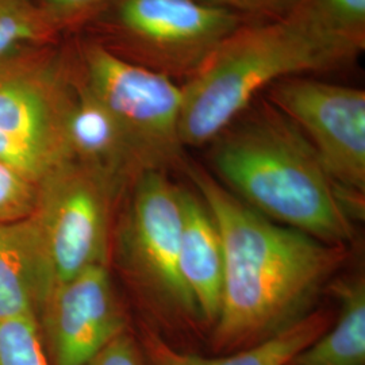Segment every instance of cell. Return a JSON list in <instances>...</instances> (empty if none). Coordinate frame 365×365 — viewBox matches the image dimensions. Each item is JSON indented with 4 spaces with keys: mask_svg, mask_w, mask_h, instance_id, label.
<instances>
[{
    "mask_svg": "<svg viewBox=\"0 0 365 365\" xmlns=\"http://www.w3.org/2000/svg\"><path fill=\"white\" fill-rule=\"evenodd\" d=\"M51 365H87L128 330L107 265H95L53 288L37 315Z\"/></svg>",
    "mask_w": 365,
    "mask_h": 365,
    "instance_id": "cell-10",
    "label": "cell"
},
{
    "mask_svg": "<svg viewBox=\"0 0 365 365\" xmlns=\"http://www.w3.org/2000/svg\"><path fill=\"white\" fill-rule=\"evenodd\" d=\"M179 272L200 325L214 327L221 310L225 255L218 227L200 197L182 190Z\"/></svg>",
    "mask_w": 365,
    "mask_h": 365,
    "instance_id": "cell-12",
    "label": "cell"
},
{
    "mask_svg": "<svg viewBox=\"0 0 365 365\" xmlns=\"http://www.w3.org/2000/svg\"><path fill=\"white\" fill-rule=\"evenodd\" d=\"M330 325L324 314H310L282 334L244 351L202 356L175 348L152 327L143 329L140 342L149 365H288Z\"/></svg>",
    "mask_w": 365,
    "mask_h": 365,
    "instance_id": "cell-14",
    "label": "cell"
},
{
    "mask_svg": "<svg viewBox=\"0 0 365 365\" xmlns=\"http://www.w3.org/2000/svg\"><path fill=\"white\" fill-rule=\"evenodd\" d=\"M53 284L31 215L0 225V321L34 318Z\"/></svg>",
    "mask_w": 365,
    "mask_h": 365,
    "instance_id": "cell-13",
    "label": "cell"
},
{
    "mask_svg": "<svg viewBox=\"0 0 365 365\" xmlns=\"http://www.w3.org/2000/svg\"><path fill=\"white\" fill-rule=\"evenodd\" d=\"M87 365H149L141 342L129 330L107 344Z\"/></svg>",
    "mask_w": 365,
    "mask_h": 365,
    "instance_id": "cell-22",
    "label": "cell"
},
{
    "mask_svg": "<svg viewBox=\"0 0 365 365\" xmlns=\"http://www.w3.org/2000/svg\"><path fill=\"white\" fill-rule=\"evenodd\" d=\"M187 172L218 227L225 255L221 310L210 329L211 351L248 349L313 314L348 247L327 244L264 217L197 165Z\"/></svg>",
    "mask_w": 365,
    "mask_h": 365,
    "instance_id": "cell-1",
    "label": "cell"
},
{
    "mask_svg": "<svg viewBox=\"0 0 365 365\" xmlns=\"http://www.w3.org/2000/svg\"><path fill=\"white\" fill-rule=\"evenodd\" d=\"M58 36L38 1L0 0V61L53 45Z\"/></svg>",
    "mask_w": 365,
    "mask_h": 365,
    "instance_id": "cell-16",
    "label": "cell"
},
{
    "mask_svg": "<svg viewBox=\"0 0 365 365\" xmlns=\"http://www.w3.org/2000/svg\"><path fill=\"white\" fill-rule=\"evenodd\" d=\"M118 188L103 175L73 160L38 182L30 215L53 288L91 267L106 265L110 202Z\"/></svg>",
    "mask_w": 365,
    "mask_h": 365,
    "instance_id": "cell-8",
    "label": "cell"
},
{
    "mask_svg": "<svg viewBox=\"0 0 365 365\" xmlns=\"http://www.w3.org/2000/svg\"><path fill=\"white\" fill-rule=\"evenodd\" d=\"M248 22L205 0H110L87 26L123 60L187 81Z\"/></svg>",
    "mask_w": 365,
    "mask_h": 365,
    "instance_id": "cell-4",
    "label": "cell"
},
{
    "mask_svg": "<svg viewBox=\"0 0 365 365\" xmlns=\"http://www.w3.org/2000/svg\"><path fill=\"white\" fill-rule=\"evenodd\" d=\"M245 16L250 22L272 21L291 13L300 0H205Z\"/></svg>",
    "mask_w": 365,
    "mask_h": 365,
    "instance_id": "cell-21",
    "label": "cell"
},
{
    "mask_svg": "<svg viewBox=\"0 0 365 365\" xmlns=\"http://www.w3.org/2000/svg\"><path fill=\"white\" fill-rule=\"evenodd\" d=\"M182 192L164 170H143L118 230V255L133 284L164 318L200 324L179 272Z\"/></svg>",
    "mask_w": 365,
    "mask_h": 365,
    "instance_id": "cell-6",
    "label": "cell"
},
{
    "mask_svg": "<svg viewBox=\"0 0 365 365\" xmlns=\"http://www.w3.org/2000/svg\"><path fill=\"white\" fill-rule=\"evenodd\" d=\"M0 365H51L34 318L0 321Z\"/></svg>",
    "mask_w": 365,
    "mask_h": 365,
    "instance_id": "cell-18",
    "label": "cell"
},
{
    "mask_svg": "<svg viewBox=\"0 0 365 365\" xmlns=\"http://www.w3.org/2000/svg\"><path fill=\"white\" fill-rule=\"evenodd\" d=\"M71 51L53 45L0 61V164L38 184L69 160Z\"/></svg>",
    "mask_w": 365,
    "mask_h": 365,
    "instance_id": "cell-5",
    "label": "cell"
},
{
    "mask_svg": "<svg viewBox=\"0 0 365 365\" xmlns=\"http://www.w3.org/2000/svg\"><path fill=\"white\" fill-rule=\"evenodd\" d=\"M72 66L73 95L66 126L69 160L103 175L120 187L148 168L117 118L80 78L73 56Z\"/></svg>",
    "mask_w": 365,
    "mask_h": 365,
    "instance_id": "cell-11",
    "label": "cell"
},
{
    "mask_svg": "<svg viewBox=\"0 0 365 365\" xmlns=\"http://www.w3.org/2000/svg\"><path fill=\"white\" fill-rule=\"evenodd\" d=\"M37 195L38 184L0 164V225L29 217Z\"/></svg>",
    "mask_w": 365,
    "mask_h": 365,
    "instance_id": "cell-19",
    "label": "cell"
},
{
    "mask_svg": "<svg viewBox=\"0 0 365 365\" xmlns=\"http://www.w3.org/2000/svg\"><path fill=\"white\" fill-rule=\"evenodd\" d=\"M361 49L319 26L297 6L272 21L248 22L222 42L182 86V146L212 143L277 80L349 66Z\"/></svg>",
    "mask_w": 365,
    "mask_h": 365,
    "instance_id": "cell-3",
    "label": "cell"
},
{
    "mask_svg": "<svg viewBox=\"0 0 365 365\" xmlns=\"http://www.w3.org/2000/svg\"><path fill=\"white\" fill-rule=\"evenodd\" d=\"M211 164L232 192L264 217L348 247L364 197L339 187L304 134L268 101L212 141Z\"/></svg>",
    "mask_w": 365,
    "mask_h": 365,
    "instance_id": "cell-2",
    "label": "cell"
},
{
    "mask_svg": "<svg viewBox=\"0 0 365 365\" xmlns=\"http://www.w3.org/2000/svg\"><path fill=\"white\" fill-rule=\"evenodd\" d=\"M339 302L336 325L302 349L288 365H365V282L361 276L334 287Z\"/></svg>",
    "mask_w": 365,
    "mask_h": 365,
    "instance_id": "cell-15",
    "label": "cell"
},
{
    "mask_svg": "<svg viewBox=\"0 0 365 365\" xmlns=\"http://www.w3.org/2000/svg\"><path fill=\"white\" fill-rule=\"evenodd\" d=\"M110 0H38L42 11L61 34L86 27Z\"/></svg>",
    "mask_w": 365,
    "mask_h": 365,
    "instance_id": "cell-20",
    "label": "cell"
},
{
    "mask_svg": "<svg viewBox=\"0 0 365 365\" xmlns=\"http://www.w3.org/2000/svg\"><path fill=\"white\" fill-rule=\"evenodd\" d=\"M265 91V101L297 125L339 187L364 197V90L298 75Z\"/></svg>",
    "mask_w": 365,
    "mask_h": 365,
    "instance_id": "cell-9",
    "label": "cell"
},
{
    "mask_svg": "<svg viewBox=\"0 0 365 365\" xmlns=\"http://www.w3.org/2000/svg\"><path fill=\"white\" fill-rule=\"evenodd\" d=\"M71 51L80 78L117 118L145 167L164 170L178 163L182 86L131 64L95 39L80 41Z\"/></svg>",
    "mask_w": 365,
    "mask_h": 365,
    "instance_id": "cell-7",
    "label": "cell"
},
{
    "mask_svg": "<svg viewBox=\"0 0 365 365\" xmlns=\"http://www.w3.org/2000/svg\"><path fill=\"white\" fill-rule=\"evenodd\" d=\"M298 7L329 33L364 51L365 0H300Z\"/></svg>",
    "mask_w": 365,
    "mask_h": 365,
    "instance_id": "cell-17",
    "label": "cell"
}]
</instances>
